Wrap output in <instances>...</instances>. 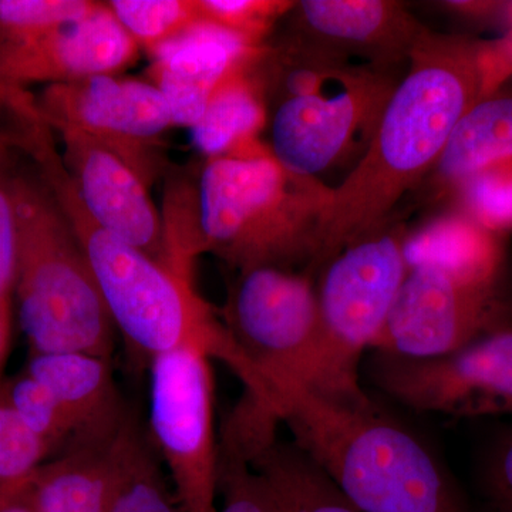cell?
Instances as JSON below:
<instances>
[{"label": "cell", "mask_w": 512, "mask_h": 512, "mask_svg": "<svg viewBox=\"0 0 512 512\" xmlns=\"http://www.w3.org/2000/svg\"><path fill=\"white\" fill-rule=\"evenodd\" d=\"M373 383L417 410L457 419L512 416V319L447 355L414 359L375 352Z\"/></svg>", "instance_id": "cell-10"}, {"label": "cell", "mask_w": 512, "mask_h": 512, "mask_svg": "<svg viewBox=\"0 0 512 512\" xmlns=\"http://www.w3.org/2000/svg\"><path fill=\"white\" fill-rule=\"evenodd\" d=\"M293 37L349 62L387 70L409 62L423 26L390 0L296 2Z\"/></svg>", "instance_id": "cell-15"}, {"label": "cell", "mask_w": 512, "mask_h": 512, "mask_svg": "<svg viewBox=\"0 0 512 512\" xmlns=\"http://www.w3.org/2000/svg\"><path fill=\"white\" fill-rule=\"evenodd\" d=\"M26 151L28 148V133L12 134L6 133V131H0V160L9 153V151L15 150Z\"/></svg>", "instance_id": "cell-35"}, {"label": "cell", "mask_w": 512, "mask_h": 512, "mask_svg": "<svg viewBox=\"0 0 512 512\" xmlns=\"http://www.w3.org/2000/svg\"><path fill=\"white\" fill-rule=\"evenodd\" d=\"M254 64L229 76L212 94L200 120L190 128L192 147L205 161L271 153L262 141L268 109Z\"/></svg>", "instance_id": "cell-21"}, {"label": "cell", "mask_w": 512, "mask_h": 512, "mask_svg": "<svg viewBox=\"0 0 512 512\" xmlns=\"http://www.w3.org/2000/svg\"><path fill=\"white\" fill-rule=\"evenodd\" d=\"M0 396L53 450L64 448L76 439V427L55 394L28 372L2 383Z\"/></svg>", "instance_id": "cell-25"}, {"label": "cell", "mask_w": 512, "mask_h": 512, "mask_svg": "<svg viewBox=\"0 0 512 512\" xmlns=\"http://www.w3.org/2000/svg\"><path fill=\"white\" fill-rule=\"evenodd\" d=\"M404 237L402 229L386 224L322 266L316 289L322 323L318 396L350 406L373 404L360 386V360L382 332L406 278Z\"/></svg>", "instance_id": "cell-6"}, {"label": "cell", "mask_w": 512, "mask_h": 512, "mask_svg": "<svg viewBox=\"0 0 512 512\" xmlns=\"http://www.w3.org/2000/svg\"><path fill=\"white\" fill-rule=\"evenodd\" d=\"M28 480L0 485V512H37Z\"/></svg>", "instance_id": "cell-34"}, {"label": "cell", "mask_w": 512, "mask_h": 512, "mask_svg": "<svg viewBox=\"0 0 512 512\" xmlns=\"http://www.w3.org/2000/svg\"><path fill=\"white\" fill-rule=\"evenodd\" d=\"M50 130L94 138L126 161L151 187L167 173L161 138L175 127L170 107L150 80L123 74L53 84L37 97Z\"/></svg>", "instance_id": "cell-11"}, {"label": "cell", "mask_w": 512, "mask_h": 512, "mask_svg": "<svg viewBox=\"0 0 512 512\" xmlns=\"http://www.w3.org/2000/svg\"><path fill=\"white\" fill-rule=\"evenodd\" d=\"M106 3L140 50L150 57L202 22L197 0H111Z\"/></svg>", "instance_id": "cell-24"}, {"label": "cell", "mask_w": 512, "mask_h": 512, "mask_svg": "<svg viewBox=\"0 0 512 512\" xmlns=\"http://www.w3.org/2000/svg\"><path fill=\"white\" fill-rule=\"evenodd\" d=\"M512 76L507 37L483 40L424 30L355 167L332 187L311 268L384 227L400 200L437 164L451 131Z\"/></svg>", "instance_id": "cell-1"}, {"label": "cell", "mask_w": 512, "mask_h": 512, "mask_svg": "<svg viewBox=\"0 0 512 512\" xmlns=\"http://www.w3.org/2000/svg\"><path fill=\"white\" fill-rule=\"evenodd\" d=\"M274 416L362 512H471L420 437L376 406H350L288 387Z\"/></svg>", "instance_id": "cell-3"}, {"label": "cell", "mask_w": 512, "mask_h": 512, "mask_svg": "<svg viewBox=\"0 0 512 512\" xmlns=\"http://www.w3.org/2000/svg\"><path fill=\"white\" fill-rule=\"evenodd\" d=\"M140 52L107 3H100L86 18L29 42L0 47V80L19 89L83 82L123 73Z\"/></svg>", "instance_id": "cell-14"}, {"label": "cell", "mask_w": 512, "mask_h": 512, "mask_svg": "<svg viewBox=\"0 0 512 512\" xmlns=\"http://www.w3.org/2000/svg\"><path fill=\"white\" fill-rule=\"evenodd\" d=\"M396 84L386 70L346 64L309 92L276 101L272 157L293 174L325 183L323 174L365 154Z\"/></svg>", "instance_id": "cell-8"}, {"label": "cell", "mask_w": 512, "mask_h": 512, "mask_svg": "<svg viewBox=\"0 0 512 512\" xmlns=\"http://www.w3.org/2000/svg\"><path fill=\"white\" fill-rule=\"evenodd\" d=\"M211 349L191 342L150 360V433L184 512H218L220 443L215 434Z\"/></svg>", "instance_id": "cell-9"}, {"label": "cell", "mask_w": 512, "mask_h": 512, "mask_svg": "<svg viewBox=\"0 0 512 512\" xmlns=\"http://www.w3.org/2000/svg\"><path fill=\"white\" fill-rule=\"evenodd\" d=\"M0 107L10 111L13 116L18 117L26 128H49L47 127L45 117L40 111L37 97L26 89L10 86V84L0 80Z\"/></svg>", "instance_id": "cell-33"}, {"label": "cell", "mask_w": 512, "mask_h": 512, "mask_svg": "<svg viewBox=\"0 0 512 512\" xmlns=\"http://www.w3.org/2000/svg\"><path fill=\"white\" fill-rule=\"evenodd\" d=\"M222 322L259 384L256 412L272 414L276 394L288 387H319L322 323L311 276L275 266L239 271Z\"/></svg>", "instance_id": "cell-7"}, {"label": "cell", "mask_w": 512, "mask_h": 512, "mask_svg": "<svg viewBox=\"0 0 512 512\" xmlns=\"http://www.w3.org/2000/svg\"><path fill=\"white\" fill-rule=\"evenodd\" d=\"M19 222L20 326L32 353L110 360L114 325L79 239L42 178L13 177Z\"/></svg>", "instance_id": "cell-5"}, {"label": "cell", "mask_w": 512, "mask_h": 512, "mask_svg": "<svg viewBox=\"0 0 512 512\" xmlns=\"http://www.w3.org/2000/svg\"><path fill=\"white\" fill-rule=\"evenodd\" d=\"M117 477L110 512H184L136 419L117 434Z\"/></svg>", "instance_id": "cell-23"}, {"label": "cell", "mask_w": 512, "mask_h": 512, "mask_svg": "<svg viewBox=\"0 0 512 512\" xmlns=\"http://www.w3.org/2000/svg\"><path fill=\"white\" fill-rule=\"evenodd\" d=\"M10 342V312L0 309V375L8 356ZM2 386V382H0Z\"/></svg>", "instance_id": "cell-36"}, {"label": "cell", "mask_w": 512, "mask_h": 512, "mask_svg": "<svg viewBox=\"0 0 512 512\" xmlns=\"http://www.w3.org/2000/svg\"><path fill=\"white\" fill-rule=\"evenodd\" d=\"M453 208L484 228L504 235L512 229V161L488 168L451 194Z\"/></svg>", "instance_id": "cell-27"}, {"label": "cell", "mask_w": 512, "mask_h": 512, "mask_svg": "<svg viewBox=\"0 0 512 512\" xmlns=\"http://www.w3.org/2000/svg\"><path fill=\"white\" fill-rule=\"evenodd\" d=\"M119 431L104 439L73 440L37 468L28 480L37 512H110Z\"/></svg>", "instance_id": "cell-20"}, {"label": "cell", "mask_w": 512, "mask_h": 512, "mask_svg": "<svg viewBox=\"0 0 512 512\" xmlns=\"http://www.w3.org/2000/svg\"><path fill=\"white\" fill-rule=\"evenodd\" d=\"M19 222L13 177L0 168V309L10 312L18 272Z\"/></svg>", "instance_id": "cell-31"}, {"label": "cell", "mask_w": 512, "mask_h": 512, "mask_svg": "<svg viewBox=\"0 0 512 512\" xmlns=\"http://www.w3.org/2000/svg\"><path fill=\"white\" fill-rule=\"evenodd\" d=\"M262 49L202 20L151 57L148 80L167 101L174 126L191 128L215 90L232 74L251 67Z\"/></svg>", "instance_id": "cell-16"}, {"label": "cell", "mask_w": 512, "mask_h": 512, "mask_svg": "<svg viewBox=\"0 0 512 512\" xmlns=\"http://www.w3.org/2000/svg\"><path fill=\"white\" fill-rule=\"evenodd\" d=\"M403 255L407 269L427 266L460 284L494 289L504 266L503 235L453 208L406 234Z\"/></svg>", "instance_id": "cell-19"}, {"label": "cell", "mask_w": 512, "mask_h": 512, "mask_svg": "<svg viewBox=\"0 0 512 512\" xmlns=\"http://www.w3.org/2000/svg\"><path fill=\"white\" fill-rule=\"evenodd\" d=\"M295 5L296 2L285 0H197L202 20L259 47L265 46L276 23L286 18Z\"/></svg>", "instance_id": "cell-28"}, {"label": "cell", "mask_w": 512, "mask_h": 512, "mask_svg": "<svg viewBox=\"0 0 512 512\" xmlns=\"http://www.w3.org/2000/svg\"><path fill=\"white\" fill-rule=\"evenodd\" d=\"M93 0H0V47L19 45L86 18Z\"/></svg>", "instance_id": "cell-26"}, {"label": "cell", "mask_w": 512, "mask_h": 512, "mask_svg": "<svg viewBox=\"0 0 512 512\" xmlns=\"http://www.w3.org/2000/svg\"><path fill=\"white\" fill-rule=\"evenodd\" d=\"M29 153L79 239L114 328L138 356L153 357L191 342L205 343L245 387L254 373L222 319L201 298L194 279L161 265L141 249L110 234L87 214L53 146L50 130L33 131Z\"/></svg>", "instance_id": "cell-2"}, {"label": "cell", "mask_w": 512, "mask_h": 512, "mask_svg": "<svg viewBox=\"0 0 512 512\" xmlns=\"http://www.w3.org/2000/svg\"><path fill=\"white\" fill-rule=\"evenodd\" d=\"M275 424H251L225 434L268 487L278 512H362L295 443L276 439Z\"/></svg>", "instance_id": "cell-17"}, {"label": "cell", "mask_w": 512, "mask_h": 512, "mask_svg": "<svg viewBox=\"0 0 512 512\" xmlns=\"http://www.w3.org/2000/svg\"><path fill=\"white\" fill-rule=\"evenodd\" d=\"M53 451L0 396V485L26 480Z\"/></svg>", "instance_id": "cell-29"}, {"label": "cell", "mask_w": 512, "mask_h": 512, "mask_svg": "<svg viewBox=\"0 0 512 512\" xmlns=\"http://www.w3.org/2000/svg\"><path fill=\"white\" fill-rule=\"evenodd\" d=\"M57 133L64 167L87 214L110 234L171 269L163 215L143 178L94 138L73 130Z\"/></svg>", "instance_id": "cell-13"}, {"label": "cell", "mask_w": 512, "mask_h": 512, "mask_svg": "<svg viewBox=\"0 0 512 512\" xmlns=\"http://www.w3.org/2000/svg\"><path fill=\"white\" fill-rule=\"evenodd\" d=\"M483 484L490 512H512V433L498 441L490 454Z\"/></svg>", "instance_id": "cell-32"}, {"label": "cell", "mask_w": 512, "mask_h": 512, "mask_svg": "<svg viewBox=\"0 0 512 512\" xmlns=\"http://www.w3.org/2000/svg\"><path fill=\"white\" fill-rule=\"evenodd\" d=\"M512 161V92L504 86L477 101L451 131L434 165L433 187L451 197L461 184L488 168Z\"/></svg>", "instance_id": "cell-22"}, {"label": "cell", "mask_w": 512, "mask_h": 512, "mask_svg": "<svg viewBox=\"0 0 512 512\" xmlns=\"http://www.w3.org/2000/svg\"><path fill=\"white\" fill-rule=\"evenodd\" d=\"M507 13H508V22H510V29H508L507 37L508 45H510L511 53H512V2L507 3Z\"/></svg>", "instance_id": "cell-37"}, {"label": "cell", "mask_w": 512, "mask_h": 512, "mask_svg": "<svg viewBox=\"0 0 512 512\" xmlns=\"http://www.w3.org/2000/svg\"><path fill=\"white\" fill-rule=\"evenodd\" d=\"M512 319L498 288L460 284L439 269H407L373 352L426 359L447 355Z\"/></svg>", "instance_id": "cell-12"}, {"label": "cell", "mask_w": 512, "mask_h": 512, "mask_svg": "<svg viewBox=\"0 0 512 512\" xmlns=\"http://www.w3.org/2000/svg\"><path fill=\"white\" fill-rule=\"evenodd\" d=\"M220 494L218 512H278L268 487L234 448L220 443Z\"/></svg>", "instance_id": "cell-30"}, {"label": "cell", "mask_w": 512, "mask_h": 512, "mask_svg": "<svg viewBox=\"0 0 512 512\" xmlns=\"http://www.w3.org/2000/svg\"><path fill=\"white\" fill-rule=\"evenodd\" d=\"M332 187L286 170L272 154L205 161L197 187L201 248L239 271L308 262Z\"/></svg>", "instance_id": "cell-4"}, {"label": "cell", "mask_w": 512, "mask_h": 512, "mask_svg": "<svg viewBox=\"0 0 512 512\" xmlns=\"http://www.w3.org/2000/svg\"><path fill=\"white\" fill-rule=\"evenodd\" d=\"M25 372L55 394L76 427L74 440L113 436L128 416L110 360L103 357L82 352L32 353Z\"/></svg>", "instance_id": "cell-18"}]
</instances>
